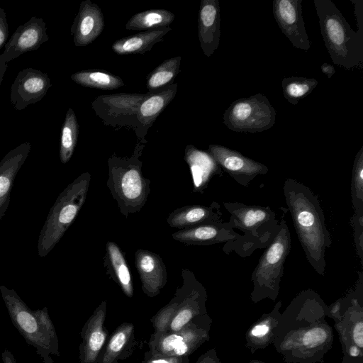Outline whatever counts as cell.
I'll return each mask as SVG.
<instances>
[{
    "mask_svg": "<svg viewBox=\"0 0 363 363\" xmlns=\"http://www.w3.org/2000/svg\"><path fill=\"white\" fill-rule=\"evenodd\" d=\"M185 160L191 169L194 191L203 193L215 176H222V169L209 152L189 145L186 148Z\"/></svg>",
    "mask_w": 363,
    "mask_h": 363,
    "instance_id": "cell-25",
    "label": "cell"
},
{
    "mask_svg": "<svg viewBox=\"0 0 363 363\" xmlns=\"http://www.w3.org/2000/svg\"><path fill=\"white\" fill-rule=\"evenodd\" d=\"M321 35L334 64L346 69L363 62V36L354 31L330 0H314Z\"/></svg>",
    "mask_w": 363,
    "mask_h": 363,
    "instance_id": "cell-5",
    "label": "cell"
},
{
    "mask_svg": "<svg viewBox=\"0 0 363 363\" xmlns=\"http://www.w3.org/2000/svg\"><path fill=\"white\" fill-rule=\"evenodd\" d=\"M174 14L165 9H150L133 15L126 23L127 30H152L169 27Z\"/></svg>",
    "mask_w": 363,
    "mask_h": 363,
    "instance_id": "cell-29",
    "label": "cell"
},
{
    "mask_svg": "<svg viewBox=\"0 0 363 363\" xmlns=\"http://www.w3.org/2000/svg\"><path fill=\"white\" fill-rule=\"evenodd\" d=\"M9 36V26L5 11L0 6V50L4 47Z\"/></svg>",
    "mask_w": 363,
    "mask_h": 363,
    "instance_id": "cell-38",
    "label": "cell"
},
{
    "mask_svg": "<svg viewBox=\"0 0 363 363\" xmlns=\"http://www.w3.org/2000/svg\"><path fill=\"white\" fill-rule=\"evenodd\" d=\"M212 320L207 314L198 316L177 331L153 333L149 351L169 356L189 357L210 339Z\"/></svg>",
    "mask_w": 363,
    "mask_h": 363,
    "instance_id": "cell-9",
    "label": "cell"
},
{
    "mask_svg": "<svg viewBox=\"0 0 363 363\" xmlns=\"http://www.w3.org/2000/svg\"><path fill=\"white\" fill-rule=\"evenodd\" d=\"M342 363H352L346 357L343 356Z\"/></svg>",
    "mask_w": 363,
    "mask_h": 363,
    "instance_id": "cell-44",
    "label": "cell"
},
{
    "mask_svg": "<svg viewBox=\"0 0 363 363\" xmlns=\"http://www.w3.org/2000/svg\"><path fill=\"white\" fill-rule=\"evenodd\" d=\"M104 26L99 6L90 0L82 1L70 29L74 45L82 47L91 44L101 33Z\"/></svg>",
    "mask_w": 363,
    "mask_h": 363,
    "instance_id": "cell-18",
    "label": "cell"
},
{
    "mask_svg": "<svg viewBox=\"0 0 363 363\" xmlns=\"http://www.w3.org/2000/svg\"><path fill=\"white\" fill-rule=\"evenodd\" d=\"M208 152L220 167L241 186L248 187L257 176L266 174L268 167L240 152L220 145H210Z\"/></svg>",
    "mask_w": 363,
    "mask_h": 363,
    "instance_id": "cell-14",
    "label": "cell"
},
{
    "mask_svg": "<svg viewBox=\"0 0 363 363\" xmlns=\"http://www.w3.org/2000/svg\"><path fill=\"white\" fill-rule=\"evenodd\" d=\"M194 363H222L215 348L201 354Z\"/></svg>",
    "mask_w": 363,
    "mask_h": 363,
    "instance_id": "cell-40",
    "label": "cell"
},
{
    "mask_svg": "<svg viewBox=\"0 0 363 363\" xmlns=\"http://www.w3.org/2000/svg\"><path fill=\"white\" fill-rule=\"evenodd\" d=\"M135 266L143 292L151 298L158 295L167 281L166 267L161 257L152 252L140 249L135 252Z\"/></svg>",
    "mask_w": 363,
    "mask_h": 363,
    "instance_id": "cell-19",
    "label": "cell"
},
{
    "mask_svg": "<svg viewBox=\"0 0 363 363\" xmlns=\"http://www.w3.org/2000/svg\"><path fill=\"white\" fill-rule=\"evenodd\" d=\"M183 285L179 288V301L175 313L165 332L177 331L194 318L207 314V292L194 274L182 270Z\"/></svg>",
    "mask_w": 363,
    "mask_h": 363,
    "instance_id": "cell-13",
    "label": "cell"
},
{
    "mask_svg": "<svg viewBox=\"0 0 363 363\" xmlns=\"http://www.w3.org/2000/svg\"><path fill=\"white\" fill-rule=\"evenodd\" d=\"M177 89V84H171L162 89L152 91L142 101L137 112V120L140 125H152L157 117L174 99Z\"/></svg>",
    "mask_w": 363,
    "mask_h": 363,
    "instance_id": "cell-27",
    "label": "cell"
},
{
    "mask_svg": "<svg viewBox=\"0 0 363 363\" xmlns=\"http://www.w3.org/2000/svg\"><path fill=\"white\" fill-rule=\"evenodd\" d=\"M135 345L133 324L123 323L106 342L98 363H118L119 359L128 358L133 352Z\"/></svg>",
    "mask_w": 363,
    "mask_h": 363,
    "instance_id": "cell-26",
    "label": "cell"
},
{
    "mask_svg": "<svg viewBox=\"0 0 363 363\" xmlns=\"http://www.w3.org/2000/svg\"><path fill=\"white\" fill-rule=\"evenodd\" d=\"M172 29L169 27L147 30L115 41L112 50L118 55L143 54L162 40Z\"/></svg>",
    "mask_w": 363,
    "mask_h": 363,
    "instance_id": "cell-28",
    "label": "cell"
},
{
    "mask_svg": "<svg viewBox=\"0 0 363 363\" xmlns=\"http://www.w3.org/2000/svg\"><path fill=\"white\" fill-rule=\"evenodd\" d=\"M71 79L82 86L102 90L116 89L124 85L121 77L104 71H79L72 74Z\"/></svg>",
    "mask_w": 363,
    "mask_h": 363,
    "instance_id": "cell-30",
    "label": "cell"
},
{
    "mask_svg": "<svg viewBox=\"0 0 363 363\" xmlns=\"http://www.w3.org/2000/svg\"><path fill=\"white\" fill-rule=\"evenodd\" d=\"M48 39L46 23L42 18L32 16L19 26L0 55V86L10 61L25 52L38 49Z\"/></svg>",
    "mask_w": 363,
    "mask_h": 363,
    "instance_id": "cell-12",
    "label": "cell"
},
{
    "mask_svg": "<svg viewBox=\"0 0 363 363\" xmlns=\"http://www.w3.org/2000/svg\"><path fill=\"white\" fill-rule=\"evenodd\" d=\"M90 179L89 172L83 173L59 194L39 233V257L51 252L76 218L86 200Z\"/></svg>",
    "mask_w": 363,
    "mask_h": 363,
    "instance_id": "cell-6",
    "label": "cell"
},
{
    "mask_svg": "<svg viewBox=\"0 0 363 363\" xmlns=\"http://www.w3.org/2000/svg\"><path fill=\"white\" fill-rule=\"evenodd\" d=\"M354 4V15L357 18L358 30L357 31L361 36H363V1L351 0Z\"/></svg>",
    "mask_w": 363,
    "mask_h": 363,
    "instance_id": "cell-39",
    "label": "cell"
},
{
    "mask_svg": "<svg viewBox=\"0 0 363 363\" xmlns=\"http://www.w3.org/2000/svg\"><path fill=\"white\" fill-rule=\"evenodd\" d=\"M249 363H267V362H262V361H260L258 359H252L250 361Z\"/></svg>",
    "mask_w": 363,
    "mask_h": 363,
    "instance_id": "cell-45",
    "label": "cell"
},
{
    "mask_svg": "<svg viewBox=\"0 0 363 363\" xmlns=\"http://www.w3.org/2000/svg\"><path fill=\"white\" fill-rule=\"evenodd\" d=\"M283 192L306 259L318 274L323 276L325 251L332 240L318 196L309 187L291 178L284 181Z\"/></svg>",
    "mask_w": 363,
    "mask_h": 363,
    "instance_id": "cell-2",
    "label": "cell"
},
{
    "mask_svg": "<svg viewBox=\"0 0 363 363\" xmlns=\"http://www.w3.org/2000/svg\"><path fill=\"white\" fill-rule=\"evenodd\" d=\"M106 249L116 281L119 284L125 296L132 298L133 296L132 279L122 252L118 246L111 241L107 242Z\"/></svg>",
    "mask_w": 363,
    "mask_h": 363,
    "instance_id": "cell-31",
    "label": "cell"
},
{
    "mask_svg": "<svg viewBox=\"0 0 363 363\" xmlns=\"http://www.w3.org/2000/svg\"><path fill=\"white\" fill-rule=\"evenodd\" d=\"M181 57L177 56L166 60L147 77L146 86L150 92L155 91L169 85L179 72Z\"/></svg>",
    "mask_w": 363,
    "mask_h": 363,
    "instance_id": "cell-33",
    "label": "cell"
},
{
    "mask_svg": "<svg viewBox=\"0 0 363 363\" xmlns=\"http://www.w3.org/2000/svg\"><path fill=\"white\" fill-rule=\"evenodd\" d=\"M79 135V124L72 108H68L61 128L60 142V159L65 164L71 159Z\"/></svg>",
    "mask_w": 363,
    "mask_h": 363,
    "instance_id": "cell-32",
    "label": "cell"
},
{
    "mask_svg": "<svg viewBox=\"0 0 363 363\" xmlns=\"http://www.w3.org/2000/svg\"><path fill=\"white\" fill-rule=\"evenodd\" d=\"M139 147L136 146L134 157L128 160L117 157L108 160L107 186L125 216L139 211L150 191V182L143 176L141 162L138 158L143 146Z\"/></svg>",
    "mask_w": 363,
    "mask_h": 363,
    "instance_id": "cell-7",
    "label": "cell"
},
{
    "mask_svg": "<svg viewBox=\"0 0 363 363\" xmlns=\"http://www.w3.org/2000/svg\"><path fill=\"white\" fill-rule=\"evenodd\" d=\"M171 227L185 229L223 221L220 206L216 201L210 206L193 205L174 211L167 218Z\"/></svg>",
    "mask_w": 363,
    "mask_h": 363,
    "instance_id": "cell-23",
    "label": "cell"
},
{
    "mask_svg": "<svg viewBox=\"0 0 363 363\" xmlns=\"http://www.w3.org/2000/svg\"><path fill=\"white\" fill-rule=\"evenodd\" d=\"M318 84L314 78L284 77L281 82L284 96L290 104L296 105L301 99L310 94Z\"/></svg>",
    "mask_w": 363,
    "mask_h": 363,
    "instance_id": "cell-34",
    "label": "cell"
},
{
    "mask_svg": "<svg viewBox=\"0 0 363 363\" xmlns=\"http://www.w3.org/2000/svg\"><path fill=\"white\" fill-rule=\"evenodd\" d=\"M223 204L230 213L228 223L242 233L235 240L225 243L223 250L225 254L234 252L246 258L270 245L278 232L279 221L269 206L238 201H225Z\"/></svg>",
    "mask_w": 363,
    "mask_h": 363,
    "instance_id": "cell-3",
    "label": "cell"
},
{
    "mask_svg": "<svg viewBox=\"0 0 363 363\" xmlns=\"http://www.w3.org/2000/svg\"><path fill=\"white\" fill-rule=\"evenodd\" d=\"M0 293L13 325L26 342L43 359L59 357V340L48 308L31 310L14 289L4 285Z\"/></svg>",
    "mask_w": 363,
    "mask_h": 363,
    "instance_id": "cell-4",
    "label": "cell"
},
{
    "mask_svg": "<svg viewBox=\"0 0 363 363\" xmlns=\"http://www.w3.org/2000/svg\"><path fill=\"white\" fill-rule=\"evenodd\" d=\"M328 306L315 291H300L281 313L273 342L286 363H323L334 335Z\"/></svg>",
    "mask_w": 363,
    "mask_h": 363,
    "instance_id": "cell-1",
    "label": "cell"
},
{
    "mask_svg": "<svg viewBox=\"0 0 363 363\" xmlns=\"http://www.w3.org/2000/svg\"><path fill=\"white\" fill-rule=\"evenodd\" d=\"M276 111L266 96L257 94L234 101L225 111L223 123L239 133H258L275 123Z\"/></svg>",
    "mask_w": 363,
    "mask_h": 363,
    "instance_id": "cell-11",
    "label": "cell"
},
{
    "mask_svg": "<svg viewBox=\"0 0 363 363\" xmlns=\"http://www.w3.org/2000/svg\"><path fill=\"white\" fill-rule=\"evenodd\" d=\"M321 71L323 74H326L328 78H331V77L335 73V69L333 65L325 62L320 67Z\"/></svg>",
    "mask_w": 363,
    "mask_h": 363,
    "instance_id": "cell-42",
    "label": "cell"
},
{
    "mask_svg": "<svg viewBox=\"0 0 363 363\" xmlns=\"http://www.w3.org/2000/svg\"><path fill=\"white\" fill-rule=\"evenodd\" d=\"M335 321L342 350L354 344L363 350V274L359 272L355 288L346 296L328 306V315Z\"/></svg>",
    "mask_w": 363,
    "mask_h": 363,
    "instance_id": "cell-10",
    "label": "cell"
},
{
    "mask_svg": "<svg viewBox=\"0 0 363 363\" xmlns=\"http://www.w3.org/2000/svg\"><path fill=\"white\" fill-rule=\"evenodd\" d=\"M354 241L361 264H363V211L354 212L350 219Z\"/></svg>",
    "mask_w": 363,
    "mask_h": 363,
    "instance_id": "cell-36",
    "label": "cell"
},
{
    "mask_svg": "<svg viewBox=\"0 0 363 363\" xmlns=\"http://www.w3.org/2000/svg\"><path fill=\"white\" fill-rule=\"evenodd\" d=\"M199 39L206 56L218 48L220 37V11L218 0H203L198 19Z\"/></svg>",
    "mask_w": 363,
    "mask_h": 363,
    "instance_id": "cell-21",
    "label": "cell"
},
{
    "mask_svg": "<svg viewBox=\"0 0 363 363\" xmlns=\"http://www.w3.org/2000/svg\"><path fill=\"white\" fill-rule=\"evenodd\" d=\"M351 198L354 212L363 211V147L357 153L353 163Z\"/></svg>",
    "mask_w": 363,
    "mask_h": 363,
    "instance_id": "cell-35",
    "label": "cell"
},
{
    "mask_svg": "<svg viewBox=\"0 0 363 363\" xmlns=\"http://www.w3.org/2000/svg\"><path fill=\"white\" fill-rule=\"evenodd\" d=\"M40 363H55L51 356L43 359Z\"/></svg>",
    "mask_w": 363,
    "mask_h": 363,
    "instance_id": "cell-43",
    "label": "cell"
},
{
    "mask_svg": "<svg viewBox=\"0 0 363 363\" xmlns=\"http://www.w3.org/2000/svg\"><path fill=\"white\" fill-rule=\"evenodd\" d=\"M281 305V301H279L272 311L264 313L247 330L245 335V346L252 354L273 344L281 315L280 312Z\"/></svg>",
    "mask_w": 363,
    "mask_h": 363,
    "instance_id": "cell-24",
    "label": "cell"
},
{
    "mask_svg": "<svg viewBox=\"0 0 363 363\" xmlns=\"http://www.w3.org/2000/svg\"><path fill=\"white\" fill-rule=\"evenodd\" d=\"M291 248V233L286 221L283 218L279 222L275 238L265 248L252 272L251 281L253 289L250 294L252 302L257 303L265 298L276 301L284 275V263Z\"/></svg>",
    "mask_w": 363,
    "mask_h": 363,
    "instance_id": "cell-8",
    "label": "cell"
},
{
    "mask_svg": "<svg viewBox=\"0 0 363 363\" xmlns=\"http://www.w3.org/2000/svg\"><path fill=\"white\" fill-rule=\"evenodd\" d=\"M106 315V301H103L82 328V341L79 347V363H98L99 356L107 342Z\"/></svg>",
    "mask_w": 363,
    "mask_h": 363,
    "instance_id": "cell-17",
    "label": "cell"
},
{
    "mask_svg": "<svg viewBox=\"0 0 363 363\" xmlns=\"http://www.w3.org/2000/svg\"><path fill=\"white\" fill-rule=\"evenodd\" d=\"M30 149V143L23 142L8 152L0 162V219L9 208L14 180Z\"/></svg>",
    "mask_w": 363,
    "mask_h": 363,
    "instance_id": "cell-20",
    "label": "cell"
},
{
    "mask_svg": "<svg viewBox=\"0 0 363 363\" xmlns=\"http://www.w3.org/2000/svg\"><path fill=\"white\" fill-rule=\"evenodd\" d=\"M2 363H17L13 354L7 349H5L1 354Z\"/></svg>",
    "mask_w": 363,
    "mask_h": 363,
    "instance_id": "cell-41",
    "label": "cell"
},
{
    "mask_svg": "<svg viewBox=\"0 0 363 363\" xmlns=\"http://www.w3.org/2000/svg\"><path fill=\"white\" fill-rule=\"evenodd\" d=\"M189 357H177L152 353L147 351L144 354L142 363H189Z\"/></svg>",
    "mask_w": 363,
    "mask_h": 363,
    "instance_id": "cell-37",
    "label": "cell"
},
{
    "mask_svg": "<svg viewBox=\"0 0 363 363\" xmlns=\"http://www.w3.org/2000/svg\"><path fill=\"white\" fill-rule=\"evenodd\" d=\"M238 235L228 222H223L182 229L173 233L172 238L188 244L209 245L233 241Z\"/></svg>",
    "mask_w": 363,
    "mask_h": 363,
    "instance_id": "cell-22",
    "label": "cell"
},
{
    "mask_svg": "<svg viewBox=\"0 0 363 363\" xmlns=\"http://www.w3.org/2000/svg\"><path fill=\"white\" fill-rule=\"evenodd\" d=\"M52 86L46 72L28 67L16 75L10 89V101L17 111L40 101Z\"/></svg>",
    "mask_w": 363,
    "mask_h": 363,
    "instance_id": "cell-15",
    "label": "cell"
},
{
    "mask_svg": "<svg viewBox=\"0 0 363 363\" xmlns=\"http://www.w3.org/2000/svg\"><path fill=\"white\" fill-rule=\"evenodd\" d=\"M303 0H274L272 10L274 18L292 45L305 52L311 47L302 16Z\"/></svg>",
    "mask_w": 363,
    "mask_h": 363,
    "instance_id": "cell-16",
    "label": "cell"
}]
</instances>
